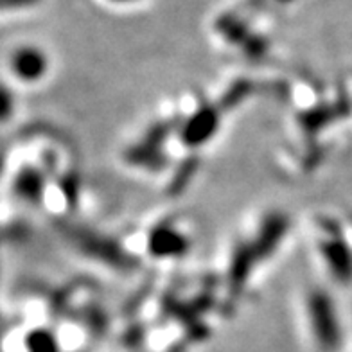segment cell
Wrapping results in <instances>:
<instances>
[{
  "label": "cell",
  "mask_w": 352,
  "mask_h": 352,
  "mask_svg": "<svg viewBox=\"0 0 352 352\" xmlns=\"http://www.w3.org/2000/svg\"><path fill=\"white\" fill-rule=\"evenodd\" d=\"M8 65L16 81L36 83L45 76L47 69H49V60H47L45 52L40 51L38 47L22 45L11 52Z\"/></svg>",
  "instance_id": "1"
},
{
  "label": "cell",
  "mask_w": 352,
  "mask_h": 352,
  "mask_svg": "<svg viewBox=\"0 0 352 352\" xmlns=\"http://www.w3.org/2000/svg\"><path fill=\"white\" fill-rule=\"evenodd\" d=\"M28 349L31 352H56V343L49 333H34L28 338Z\"/></svg>",
  "instance_id": "2"
},
{
  "label": "cell",
  "mask_w": 352,
  "mask_h": 352,
  "mask_svg": "<svg viewBox=\"0 0 352 352\" xmlns=\"http://www.w3.org/2000/svg\"><path fill=\"white\" fill-rule=\"evenodd\" d=\"M38 0H4L6 8H28Z\"/></svg>",
  "instance_id": "3"
},
{
  "label": "cell",
  "mask_w": 352,
  "mask_h": 352,
  "mask_svg": "<svg viewBox=\"0 0 352 352\" xmlns=\"http://www.w3.org/2000/svg\"><path fill=\"white\" fill-rule=\"evenodd\" d=\"M108 2H111V4H133L137 0H108Z\"/></svg>",
  "instance_id": "4"
}]
</instances>
